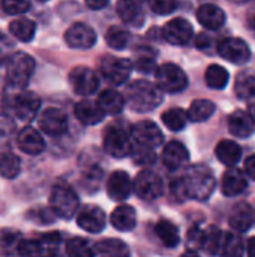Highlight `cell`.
I'll return each mask as SVG.
<instances>
[{"label":"cell","mask_w":255,"mask_h":257,"mask_svg":"<svg viewBox=\"0 0 255 257\" xmlns=\"http://www.w3.org/2000/svg\"><path fill=\"white\" fill-rule=\"evenodd\" d=\"M126 101L137 113H149L162 102V90L147 80H135L126 89Z\"/></svg>","instance_id":"1"},{"label":"cell","mask_w":255,"mask_h":257,"mask_svg":"<svg viewBox=\"0 0 255 257\" xmlns=\"http://www.w3.org/2000/svg\"><path fill=\"white\" fill-rule=\"evenodd\" d=\"M182 179L186 188L188 199H195L203 202L207 200L215 191V185H216L215 176L212 170L204 164L191 166Z\"/></svg>","instance_id":"2"},{"label":"cell","mask_w":255,"mask_h":257,"mask_svg":"<svg viewBox=\"0 0 255 257\" xmlns=\"http://www.w3.org/2000/svg\"><path fill=\"white\" fill-rule=\"evenodd\" d=\"M35 59L27 53H15L11 54L6 62V81L9 87L21 90L26 89L30 77L35 72Z\"/></svg>","instance_id":"3"},{"label":"cell","mask_w":255,"mask_h":257,"mask_svg":"<svg viewBox=\"0 0 255 257\" xmlns=\"http://www.w3.org/2000/svg\"><path fill=\"white\" fill-rule=\"evenodd\" d=\"M80 206L77 193L68 185H54L50 193V208L53 212L65 220L72 218Z\"/></svg>","instance_id":"4"},{"label":"cell","mask_w":255,"mask_h":257,"mask_svg":"<svg viewBox=\"0 0 255 257\" xmlns=\"http://www.w3.org/2000/svg\"><path fill=\"white\" fill-rule=\"evenodd\" d=\"M156 84L162 92L179 93L183 92L188 86V77L182 68L174 63H164L155 71Z\"/></svg>","instance_id":"5"},{"label":"cell","mask_w":255,"mask_h":257,"mask_svg":"<svg viewBox=\"0 0 255 257\" xmlns=\"http://www.w3.org/2000/svg\"><path fill=\"white\" fill-rule=\"evenodd\" d=\"M132 68H134V65L129 59L116 57V56H105V57H102V60L99 63L101 75L108 83H111L114 86L123 84L129 78Z\"/></svg>","instance_id":"6"},{"label":"cell","mask_w":255,"mask_h":257,"mask_svg":"<svg viewBox=\"0 0 255 257\" xmlns=\"http://www.w3.org/2000/svg\"><path fill=\"white\" fill-rule=\"evenodd\" d=\"M104 149L114 158H125L131 155L132 142L129 134L119 125L110 126L104 136Z\"/></svg>","instance_id":"7"},{"label":"cell","mask_w":255,"mask_h":257,"mask_svg":"<svg viewBox=\"0 0 255 257\" xmlns=\"http://www.w3.org/2000/svg\"><path fill=\"white\" fill-rule=\"evenodd\" d=\"M132 190L135 194L143 200H156L164 193V182L161 176L150 170H143L135 178V182L132 184Z\"/></svg>","instance_id":"8"},{"label":"cell","mask_w":255,"mask_h":257,"mask_svg":"<svg viewBox=\"0 0 255 257\" xmlns=\"http://www.w3.org/2000/svg\"><path fill=\"white\" fill-rule=\"evenodd\" d=\"M218 53L222 59L234 63L245 65L251 59V50L248 44L240 38H225L218 44Z\"/></svg>","instance_id":"9"},{"label":"cell","mask_w":255,"mask_h":257,"mask_svg":"<svg viewBox=\"0 0 255 257\" xmlns=\"http://www.w3.org/2000/svg\"><path fill=\"white\" fill-rule=\"evenodd\" d=\"M69 83L75 93L87 96L98 90L99 78L96 72L87 66H77L69 72Z\"/></svg>","instance_id":"10"},{"label":"cell","mask_w":255,"mask_h":257,"mask_svg":"<svg viewBox=\"0 0 255 257\" xmlns=\"http://www.w3.org/2000/svg\"><path fill=\"white\" fill-rule=\"evenodd\" d=\"M39 107H41V99L33 92L21 89L12 98V111L23 122H30L38 114Z\"/></svg>","instance_id":"11"},{"label":"cell","mask_w":255,"mask_h":257,"mask_svg":"<svg viewBox=\"0 0 255 257\" xmlns=\"http://www.w3.org/2000/svg\"><path fill=\"white\" fill-rule=\"evenodd\" d=\"M131 136H132L135 145L147 146V148H153V149L161 146L164 142L162 131L152 120H143V122H138L137 125H134Z\"/></svg>","instance_id":"12"},{"label":"cell","mask_w":255,"mask_h":257,"mask_svg":"<svg viewBox=\"0 0 255 257\" xmlns=\"http://www.w3.org/2000/svg\"><path fill=\"white\" fill-rule=\"evenodd\" d=\"M38 122H39L41 130L45 134L51 136V137H60L68 130V117H66V114L62 110L54 108V107L44 110L41 113Z\"/></svg>","instance_id":"13"},{"label":"cell","mask_w":255,"mask_h":257,"mask_svg":"<svg viewBox=\"0 0 255 257\" xmlns=\"http://www.w3.org/2000/svg\"><path fill=\"white\" fill-rule=\"evenodd\" d=\"M65 41L72 48L87 50L96 44V33L90 26L84 23H75L66 30Z\"/></svg>","instance_id":"14"},{"label":"cell","mask_w":255,"mask_h":257,"mask_svg":"<svg viewBox=\"0 0 255 257\" xmlns=\"http://www.w3.org/2000/svg\"><path fill=\"white\" fill-rule=\"evenodd\" d=\"M162 35H164L165 41L173 44V45H186L191 41L194 30H192V26L188 20L173 18L164 26Z\"/></svg>","instance_id":"15"},{"label":"cell","mask_w":255,"mask_h":257,"mask_svg":"<svg viewBox=\"0 0 255 257\" xmlns=\"http://www.w3.org/2000/svg\"><path fill=\"white\" fill-rule=\"evenodd\" d=\"M77 223L83 230L89 233H99L107 226V217H105V212L99 206L87 205L78 212Z\"/></svg>","instance_id":"16"},{"label":"cell","mask_w":255,"mask_h":257,"mask_svg":"<svg viewBox=\"0 0 255 257\" xmlns=\"http://www.w3.org/2000/svg\"><path fill=\"white\" fill-rule=\"evenodd\" d=\"M107 193L116 202L126 200L132 193V179L126 172H114L107 182Z\"/></svg>","instance_id":"17"},{"label":"cell","mask_w":255,"mask_h":257,"mask_svg":"<svg viewBox=\"0 0 255 257\" xmlns=\"http://www.w3.org/2000/svg\"><path fill=\"white\" fill-rule=\"evenodd\" d=\"M228 131L237 139H248L255 133V120L249 111L236 110L228 117Z\"/></svg>","instance_id":"18"},{"label":"cell","mask_w":255,"mask_h":257,"mask_svg":"<svg viewBox=\"0 0 255 257\" xmlns=\"http://www.w3.org/2000/svg\"><path fill=\"white\" fill-rule=\"evenodd\" d=\"M116 11L122 21L129 26H141L144 23V5L143 0H119Z\"/></svg>","instance_id":"19"},{"label":"cell","mask_w":255,"mask_h":257,"mask_svg":"<svg viewBox=\"0 0 255 257\" xmlns=\"http://www.w3.org/2000/svg\"><path fill=\"white\" fill-rule=\"evenodd\" d=\"M246 188H248V179L242 170L234 169V166H233L224 173L222 184H221V190H222L224 196L234 197V196L242 194Z\"/></svg>","instance_id":"20"},{"label":"cell","mask_w":255,"mask_h":257,"mask_svg":"<svg viewBox=\"0 0 255 257\" xmlns=\"http://www.w3.org/2000/svg\"><path fill=\"white\" fill-rule=\"evenodd\" d=\"M197 20L203 27H206L209 30H219L225 24L227 17H225V12L219 6L206 3L198 8Z\"/></svg>","instance_id":"21"},{"label":"cell","mask_w":255,"mask_h":257,"mask_svg":"<svg viewBox=\"0 0 255 257\" xmlns=\"http://www.w3.org/2000/svg\"><path fill=\"white\" fill-rule=\"evenodd\" d=\"M17 145L27 155H39L45 149L44 139L32 126H26L20 131V134L17 137Z\"/></svg>","instance_id":"22"},{"label":"cell","mask_w":255,"mask_h":257,"mask_svg":"<svg viewBox=\"0 0 255 257\" xmlns=\"http://www.w3.org/2000/svg\"><path fill=\"white\" fill-rule=\"evenodd\" d=\"M164 166L170 170H177L189 161V152L180 142H170L162 151Z\"/></svg>","instance_id":"23"},{"label":"cell","mask_w":255,"mask_h":257,"mask_svg":"<svg viewBox=\"0 0 255 257\" xmlns=\"http://www.w3.org/2000/svg\"><path fill=\"white\" fill-rule=\"evenodd\" d=\"M74 110H75L77 119L83 125H89V126L98 125L105 117V111L101 108V105L98 102H93V101H89V99L77 102Z\"/></svg>","instance_id":"24"},{"label":"cell","mask_w":255,"mask_h":257,"mask_svg":"<svg viewBox=\"0 0 255 257\" xmlns=\"http://www.w3.org/2000/svg\"><path fill=\"white\" fill-rule=\"evenodd\" d=\"M228 221H230L231 229H234L236 232H246V230H249L252 223H254V211H252L251 205L246 203V202L237 203L231 209Z\"/></svg>","instance_id":"25"},{"label":"cell","mask_w":255,"mask_h":257,"mask_svg":"<svg viewBox=\"0 0 255 257\" xmlns=\"http://www.w3.org/2000/svg\"><path fill=\"white\" fill-rule=\"evenodd\" d=\"M111 224L119 232H131L137 226L135 209L129 205L117 206L111 214Z\"/></svg>","instance_id":"26"},{"label":"cell","mask_w":255,"mask_h":257,"mask_svg":"<svg viewBox=\"0 0 255 257\" xmlns=\"http://www.w3.org/2000/svg\"><path fill=\"white\" fill-rule=\"evenodd\" d=\"M216 158L227 167H233L240 161L242 149L240 146L233 140H221L215 149Z\"/></svg>","instance_id":"27"},{"label":"cell","mask_w":255,"mask_h":257,"mask_svg":"<svg viewBox=\"0 0 255 257\" xmlns=\"http://www.w3.org/2000/svg\"><path fill=\"white\" fill-rule=\"evenodd\" d=\"M125 98L114 89H105L99 93L98 104L105 111V114H119L125 108Z\"/></svg>","instance_id":"28"},{"label":"cell","mask_w":255,"mask_h":257,"mask_svg":"<svg viewBox=\"0 0 255 257\" xmlns=\"http://www.w3.org/2000/svg\"><path fill=\"white\" fill-rule=\"evenodd\" d=\"M9 32L15 39L23 41V42H30L36 33V24L30 18L20 17V18H15L14 21H11Z\"/></svg>","instance_id":"29"},{"label":"cell","mask_w":255,"mask_h":257,"mask_svg":"<svg viewBox=\"0 0 255 257\" xmlns=\"http://www.w3.org/2000/svg\"><path fill=\"white\" fill-rule=\"evenodd\" d=\"M155 232L159 238V241L168 247V248H174L179 245L180 242V235H179V229L176 224H173L171 221H167V220H162L156 224L155 227Z\"/></svg>","instance_id":"30"},{"label":"cell","mask_w":255,"mask_h":257,"mask_svg":"<svg viewBox=\"0 0 255 257\" xmlns=\"http://www.w3.org/2000/svg\"><path fill=\"white\" fill-rule=\"evenodd\" d=\"M234 93L242 101L255 99V74L251 72L239 74L234 84Z\"/></svg>","instance_id":"31"},{"label":"cell","mask_w":255,"mask_h":257,"mask_svg":"<svg viewBox=\"0 0 255 257\" xmlns=\"http://www.w3.org/2000/svg\"><path fill=\"white\" fill-rule=\"evenodd\" d=\"M216 110V105L209 101V99H195L189 110L186 111L188 113V119L192 120V122H204L207 119H210L213 116Z\"/></svg>","instance_id":"32"},{"label":"cell","mask_w":255,"mask_h":257,"mask_svg":"<svg viewBox=\"0 0 255 257\" xmlns=\"http://www.w3.org/2000/svg\"><path fill=\"white\" fill-rule=\"evenodd\" d=\"M228 71L218 65V63H213L210 65L207 69H206V74H204V80H206V84L210 87V89H215V90H219V89H224L227 84H228Z\"/></svg>","instance_id":"33"},{"label":"cell","mask_w":255,"mask_h":257,"mask_svg":"<svg viewBox=\"0 0 255 257\" xmlns=\"http://www.w3.org/2000/svg\"><path fill=\"white\" fill-rule=\"evenodd\" d=\"M93 254H99V256H126V254H129V250L125 245V242H122L119 239H104V241H99L93 247Z\"/></svg>","instance_id":"34"},{"label":"cell","mask_w":255,"mask_h":257,"mask_svg":"<svg viewBox=\"0 0 255 257\" xmlns=\"http://www.w3.org/2000/svg\"><path fill=\"white\" fill-rule=\"evenodd\" d=\"M221 241H222V232L216 226H210L203 232L201 238V248L212 256L219 254L221 248Z\"/></svg>","instance_id":"35"},{"label":"cell","mask_w":255,"mask_h":257,"mask_svg":"<svg viewBox=\"0 0 255 257\" xmlns=\"http://www.w3.org/2000/svg\"><path fill=\"white\" fill-rule=\"evenodd\" d=\"M243 241L237 233H222V241H221V248H219V254L222 256H242L243 254Z\"/></svg>","instance_id":"36"},{"label":"cell","mask_w":255,"mask_h":257,"mask_svg":"<svg viewBox=\"0 0 255 257\" xmlns=\"http://www.w3.org/2000/svg\"><path fill=\"white\" fill-rule=\"evenodd\" d=\"M21 170L20 158L12 152H2L0 154V175L6 179H14L18 176Z\"/></svg>","instance_id":"37"},{"label":"cell","mask_w":255,"mask_h":257,"mask_svg":"<svg viewBox=\"0 0 255 257\" xmlns=\"http://www.w3.org/2000/svg\"><path fill=\"white\" fill-rule=\"evenodd\" d=\"M188 113L183 108H170L162 114L164 125L171 131H182L188 123Z\"/></svg>","instance_id":"38"},{"label":"cell","mask_w":255,"mask_h":257,"mask_svg":"<svg viewBox=\"0 0 255 257\" xmlns=\"http://www.w3.org/2000/svg\"><path fill=\"white\" fill-rule=\"evenodd\" d=\"M105 41L113 50H123L129 42V32L123 27L113 26L105 33Z\"/></svg>","instance_id":"39"},{"label":"cell","mask_w":255,"mask_h":257,"mask_svg":"<svg viewBox=\"0 0 255 257\" xmlns=\"http://www.w3.org/2000/svg\"><path fill=\"white\" fill-rule=\"evenodd\" d=\"M132 65L140 72L147 74V72L153 71L155 66H156V53L153 50H150V48H143V50H140V53H138V56H137V59H135V62Z\"/></svg>","instance_id":"40"},{"label":"cell","mask_w":255,"mask_h":257,"mask_svg":"<svg viewBox=\"0 0 255 257\" xmlns=\"http://www.w3.org/2000/svg\"><path fill=\"white\" fill-rule=\"evenodd\" d=\"M66 253L72 257H90L93 254V248L92 245H89V242L83 238H72L68 241L66 244Z\"/></svg>","instance_id":"41"},{"label":"cell","mask_w":255,"mask_h":257,"mask_svg":"<svg viewBox=\"0 0 255 257\" xmlns=\"http://www.w3.org/2000/svg\"><path fill=\"white\" fill-rule=\"evenodd\" d=\"M131 155L134 158V161L140 166H152L156 160L155 151L153 148H147V146H140V145H134L131 149Z\"/></svg>","instance_id":"42"},{"label":"cell","mask_w":255,"mask_h":257,"mask_svg":"<svg viewBox=\"0 0 255 257\" xmlns=\"http://www.w3.org/2000/svg\"><path fill=\"white\" fill-rule=\"evenodd\" d=\"M38 241H39V245H41V254H56V251L60 247L62 236H60L59 232H51V233L44 235Z\"/></svg>","instance_id":"43"},{"label":"cell","mask_w":255,"mask_h":257,"mask_svg":"<svg viewBox=\"0 0 255 257\" xmlns=\"http://www.w3.org/2000/svg\"><path fill=\"white\" fill-rule=\"evenodd\" d=\"M2 8L9 15H21L29 11L30 0H2Z\"/></svg>","instance_id":"44"},{"label":"cell","mask_w":255,"mask_h":257,"mask_svg":"<svg viewBox=\"0 0 255 257\" xmlns=\"http://www.w3.org/2000/svg\"><path fill=\"white\" fill-rule=\"evenodd\" d=\"M147 5L158 15H168L177 8L176 0H147Z\"/></svg>","instance_id":"45"},{"label":"cell","mask_w":255,"mask_h":257,"mask_svg":"<svg viewBox=\"0 0 255 257\" xmlns=\"http://www.w3.org/2000/svg\"><path fill=\"white\" fill-rule=\"evenodd\" d=\"M17 251L21 256H36L41 254V245L38 239H21L17 245Z\"/></svg>","instance_id":"46"},{"label":"cell","mask_w":255,"mask_h":257,"mask_svg":"<svg viewBox=\"0 0 255 257\" xmlns=\"http://www.w3.org/2000/svg\"><path fill=\"white\" fill-rule=\"evenodd\" d=\"M201 238H203V230H200L198 226H194L189 229L188 232V238H186V247L189 251L195 253L201 248Z\"/></svg>","instance_id":"47"},{"label":"cell","mask_w":255,"mask_h":257,"mask_svg":"<svg viewBox=\"0 0 255 257\" xmlns=\"http://www.w3.org/2000/svg\"><path fill=\"white\" fill-rule=\"evenodd\" d=\"M170 194H171L173 200H176V202H183V200H186V199H188L186 188H185V184H183V179H182V178L171 181V185H170Z\"/></svg>","instance_id":"48"},{"label":"cell","mask_w":255,"mask_h":257,"mask_svg":"<svg viewBox=\"0 0 255 257\" xmlns=\"http://www.w3.org/2000/svg\"><path fill=\"white\" fill-rule=\"evenodd\" d=\"M57 215L53 212V209H45V208H41V209H36L35 211V217L30 215V218H33L35 223H41V224H50L54 221Z\"/></svg>","instance_id":"49"},{"label":"cell","mask_w":255,"mask_h":257,"mask_svg":"<svg viewBox=\"0 0 255 257\" xmlns=\"http://www.w3.org/2000/svg\"><path fill=\"white\" fill-rule=\"evenodd\" d=\"M20 235L17 232H12V230H3L0 232V247L6 248V247H17L18 242H20Z\"/></svg>","instance_id":"50"},{"label":"cell","mask_w":255,"mask_h":257,"mask_svg":"<svg viewBox=\"0 0 255 257\" xmlns=\"http://www.w3.org/2000/svg\"><path fill=\"white\" fill-rule=\"evenodd\" d=\"M14 130H15V125L11 120V117H8L5 114H0V137L11 136L14 133Z\"/></svg>","instance_id":"51"},{"label":"cell","mask_w":255,"mask_h":257,"mask_svg":"<svg viewBox=\"0 0 255 257\" xmlns=\"http://www.w3.org/2000/svg\"><path fill=\"white\" fill-rule=\"evenodd\" d=\"M245 175L255 181V155H251L245 160Z\"/></svg>","instance_id":"52"},{"label":"cell","mask_w":255,"mask_h":257,"mask_svg":"<svg viewBox=\"0 0 255 257\" xmlns=\"http://www.w3.org/2000/svg\"><path fill=\"white\" fill-rule=\"evenodd\" d=\"M84 2H86V5H87L90 9H95V11L104 9V8H107V5L110 3V0H84Z\"/></svg>","instance_id":"53"},{"label":"cell","mask_w":255,"mask_h":257,"mask_svg":"<svg viewBox=\"0 0 255 257\" xmlns=\"http://www.w3.org/2000/svg\"><path fill=\"white\" fill-rule=\"evenodd\" d=\"M6 39L2 36L0 38V65H3V63H6L8 62V59H9V54H8V50L5 48V42Z\"/></svg>","instance_id":"54"},{"label":"cell","mask_w":255,"mask_h":257,"mask_svg":"<svg viewBox=\"0 0 255 257\" xmlns=\"http://www.w3.org/2000/svg\"><path fill=\"white\" fill-rule=\"evenodd\" d=\"M246 253H248V256L255 257V236L248 239V242H246Z\"/></svg>","instance_id":"55"},{"label":"cell","mask_w":255,"mask_h":257,"mask_svg":"<svg viewBox=\"0 0 255 257\" xmlns=\"http://www.w3.org/2000/svg\"><path fill=\"white\" fill-rule=\"evenodd\" d=\"M209 45V38L206 36V35H200L198 38H197V47L198 48H204V47H207Z\"/></svg>","instance_id":"56"},{"label":"cell","mask_w":255,"mask_h":257,"mask_svg":"<svg viewBox=\"0 0 255 257\" xmlns=\"http://www.w3.org/2000/svg\"><path fill=\"white\" fill-rule=\"evenodd\" d=\"M248 24H249V27H251V30L255 33V15H251L249 17V20H248Z\"/></svg>","instance_id":"57"},{"label":"cell","mask_w":255,"mask_h":257,"mask_svg":"<svg viewBox=\"0 0 255 257\" xmlns=\"http://www.w3.org/2000/svg\"><path fill=\"white\" fill-rule=\"evenodd\" d=\"M249 114L254 117V120H255V99H252V101H251V104H249Z\"/></svg>","instance_id":"58"},{"label":"cell","mask_w":255,"mask_h":257,"mask_svg":"<svg viewBox=\"0 0 255 257\" xmlns=\"http://www.w3.org/2000/svg\"><path fill=\"white\" fill-rule=\"evenodd\" d=\"M233 2H237V3H246V2H251V0H233Z\"/></svg>","instance_id":"59"},{"label":"cell","mask_w":255,"mask_h":257,"mask_svg":"<svg viewBox=\"0 0 255 257\" xmlns=\"http://www.w3.org/2000/svg\"><path fill=\"white\" fill-rule=\"evenodd\" d=\"M38 2H48V0H38Z\"/></svg>","instance_id":"60"},{"label":"cell","mask_w":255,"mask_h":257,"mask_svg":"<svg viewBox=\"0 0 255 257\" xmlns=\"http://www.w3.org/2000/svg\"><path fill=\"white\" fill-rule=\"evenodd\" d=\"M2 36H3V35H2V33H0V38H2Z\"/></svg>","instance_id":"61"}]
</instances>
